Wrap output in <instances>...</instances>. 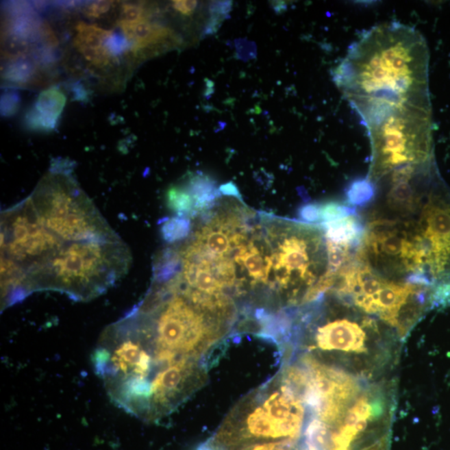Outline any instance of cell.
<instances>
[{
  "label": "cell",
  "mask_w": 450,
  "mask_h": 450,
  "mask_svg": "<svg viewBox=\"0 0 450 450\" xmlns=\"http://www.w3.org/2000/svg\"><path fill=\"white\" fill-rule=\"evenodd\" d=\"M66 103V97L58 88H49L38 95L36 105L26 114L25 122L30 129L50 132L56 128L58 121Z\"/></svg>",
  "instance_id": "10"
},
{
  "label": "cell",
  "mask_w": 450,
  "mask_h": 450,
  "mask_svg": "<svg viewBox=\"0 0 450 450\" xmlns=\"http://www.w3.org/2000/svg\"><path fill=\"white\" fill-rule=\"evenodd\" d=\"M77 36L75 38V47L86 46L92 49L102 47L107 38L113 34L111 30L99 28L97 25H88L86 23H79L77 25Z\"/></svg>",
  "instance_id": "13"
},
{
  "label": "cell",
  "mask_w": 450,
  "mask_h": 450,
  "mask_svg": "<svg viewBox=\"0 0 450 450\" xmlns=\"http://www.w3.org/2000/svg\"><path fill=\"white\" fill-rule=\"evenodd\" d=\"M167 205L177 216L193 218L195 201L188 192L182 186L169 188L166 194Z\"/></svg>",
  "instance_id": "12"
},
{
  "label": "cell",
  "mask_w": 450,
  "mask_h": 450,
  "mask_svg": "<svg viewBox=\"0 0 450 450\" xmlns=\"http://www.w3.org/2000/svg\"><path fill=\"white\" fill-rule=\"evenodd\" d=\"M34 74V68L32 63L26 60H18L9 65L3 76L11 83L25 84L29 82Z\"/></svg>",
  "instance_id": "16"
},
{
  "label": "cell",
  "mask_w": 450,
  "mask_h": 450,
  "mask_svg": "<svg viewBox=\"0 0 450 450\" xmlns=\"http://www.w3.org/2000/svg\"><path fill=\"white\" fill-rule=\"evenodd\" d=\"M367 206L361 260L387 278L450 286V190L436 163L417 173L393 207Z\"/></svg>",
  "instance_id": "1"
},
{
  "label": "cell",
  "mask_w": 450,
  "mask_h": 450,
  "mask_svg": "<svg viewBox=\"0 0 450 450\" xmlns=\"http://www.w3.org/2000/svg\"><path fill=\"white\" fill-rule=\"evenodd\" d=\"M299 217L309 224H318L319 205L318 203H308L300 207Z\"/></svg>",
  "instance_id": "21"
},
{
  "label": "cell",
  "mask_w": 450,
  "mask_h": 450,
  "mask_svg": "<svg viewBox=\"0 0 450 450\" xmlns=\"http://www.w3.org/2000/svg\"><path fill=\"white\" fill-rule=\"evenodd\" d=\"M149 11L145 9L144 5H134V3H125L121 12L123 22H140L148 21Z\"/></svg>",
  "instance_id": "18"
},
{
  "label": "cell",
  "mask_w": 450,
  "mask_h": 450,
  "mask_svg": "<svg viewBox=\"0 0 450 450\" xmlns=\"http://www.w3.org/2000/svg\"><path fill=\"white\" fill-rule=\"evenodd\" d=\"M19 105L18 95L10 92L2 96L1 112L3 116H11L16 112Z\"/></svg>",
  "instance_id": "22"
},
{
  "label": "cell",
  "mask_w": 450,
  "mask_h": 450,
  "mask_svg": "<svg viewBox=\"0 0 450 450\" xmlns=\"http://www.w3.org/2000/svg\"><path fill=\"white\" fill-rule=\"evenodd\" d=\"M232 7V2L230 1L214 2L211 5V18L205 29L206 34H212L217 32L218 26L224 21L225 17L229 16Z\"/></svg>",
  "instance_id": "17"
},
{
  "label": "cell",
  "mask_w": 450,
  "mask_h": 450,
  "mask_svg": "<svg viewBox=\"0 0 450 450\" xmlns=\"http://www.w3.org/2000/svg\"><path fill=\"white\" fill-rule=\"evenodd\" d=\"M345 302L362 313L375 315L405 338L427 311L434 309L436 288L392 279L367 264L352 268Z\"/></svg>",
  "instance_id": "6"
},
{
  "label": "cell",
  "mask_w": 450,
  "mask_h": 450,
  "mask_svg": "<svg viewBox=\"0 0 450 450\" xmlns=\"http://www.w3.org/2000/svg\"><path fill=\"white\" fill-rule=\"evenodd\" d=\"M192 232V221L190 218L174 217L165 219L161 227V234L168 244L179 243L190 236Z\"/></svg>",
  "instance_id": "14"
},
{
  "label": "cell",
  "mask_w": 450,
  "mask_h": 450,
  "mask_svg": "<svg viewBox=\"0 0 450 450\" xmlns=\"http://www.w3.org/2000/svg\"><path fill=\"white\" fill-rule=\"evenodd\" d=\"M105 47L109 50L111 55L117 58L118 55L130 49V44L125 38L113 34L105 40Z\"/></svg>",
  "instance_id": "20"
},
{
  "label": "cell",
  "mask_w": 450,
  "mask_h": 450,
  "mask_svg": "<svg viewBox=\"0 0 450 450\" xmlns=\"http://www.w3.org/2000/svg\"><path fill=\"white\" fill-rule=\"evenodd\" d=\"M219 191H221L222 195L226 196V197L242 199V195L240 191H238L236 184L232 182L223 184V186L219 187Z\"/></svg>",
  "instance_id": "26"
},
{
  "label": "cell",
  "mask_w": 450,
  "mask_h": 450,
  "mask_svg": "<svg viewBox=\"0 0 450 450\" xmlns=\"http://www.w3.org/2000/svg\"><path fill=\"white\" fill-rule=\"evenodd\" d=\"M375 193V186L367 179L358 180L349 188L347 202L351 206H366L374 199Z\"/></svg>",
  "instance_id": "15"
},
{
  "label": "cell",
  "mask_w": 450,
  "mask_h": 450,
  "mask_svg": "<svg viewBox=\"0 0 450 450\" xmlns=\"http://www.w3.org/2000/svg\"><path fill=\"white\" fill-rule=\"evenodd\" d=\"M38 36L49 48H55L59 45L57 36L47 23H42L38 28Z\"/></svg>",
  "instance_id": "24"
},
{
  "label": "cell",
  "mask_w": 450,
  "mask_h": 450,
  "mask_svg": "<svg viewBox=\"0 0 450 450\" xmlns=\"http://www.w3.org/2000/svg\"><path fill=\"white\" fill-rule=\"evenodd\" d=\"M132 264L121 238L71 242L26 274V295L60 292L78 301L99 297L118 282Z\"/></svg>",
  "instance_id": "3"
},
{
  "label": "cell",
  "mask_w": 450,
  "mask_h": 450,
  "mask_svg": "<svg viewBox=\"0 0 450 450\" xmlns=\"http://www.w3.org/2000/svg\"><path fill=\"white\" fill-rule=\"evenodd\" d=\"M305 405L279 375L242 399L212 441L225 450L264 442L299 440Z\"/></svg>",
  "instance_id": "4"
},
{
  "label": "cell",
  "mask_w": 450,
  "mask_h": 450,
  "mask_svg": "<svg viewBox=\"0 0 450 450\" xmlns=\"http://www.w3.org/2000/svg\"><path fill=\"white\" fill-rule=\"evenodd\" d=\"M172 5L174 9L183 15L190 16L191 14L195 13L196 8L198 6L197 1H173Z\"/></svg>",
  "instance_id": "25"
},
{
  "label": "cell",
  "mask_w": 450,
  "mask_h": 450,
  "mask_svg": "<svg viewBox=\"0 0 450 450\" xmlns=\"http://www.w3.org/2000/svg\"><path fill=\"white\" fill-rule=\"evenodd\" d=\"M365 126L372 151L366 179L373 184L399 169L434 161L432 110L406 108Z\"/></svg>",
  "instance_id": "5"
},
{
  "label": "cell",
  "mask_w": 450,
  "mask_h": 450,
  "mask_svg": "<svg viewBox=\"0 0 450 450\" xmlns=\"http://www.w3.org/2000/svg\"><path fill=\"white\" fill-rule=\"evenodd\" d=\"M197 450H225L215 445L212 440L206 442V443L200 445Z\"/></svg>",
  "instance_id": "27"
},
{
  "label": "cell",
  "mask_w": 450,
  "mask_h": 450,
  "mask_svg": "<svg viewBox=\"0 0 450 450\" xmlns=\"http://www.w3.org/2000/svg\"><path fill=\"white\" fill-rule=\"evenodd\" d=\"M429 60L421 33L400 23H386L350 46L334 82L364 123L390 110L432 109Z\"/></svg>",
  "instance_id": "2"
},
{
  "label": "cell",
  "mask_w": 450,
  "mask_h": 450,
  "mask_svg": "<svg viewBox=\"0 0 450 450\" xmlns=\"http://www.w3.org/2000/svg\"><path fill=\"white\" fill-rule=\"evenodd\" d=\"M183 187L194 199L195 217L210 210L222 197L216 182L205 175H192Z\"/></svg>",
  "instance_id": "11"
},
{
  "label": "cell",
  "mask_w": 450,
  "mask_h": 450,
  "mask_svg": "<svg viewBox=\"0 0 450 450\" xmlns=\"http://www.w3.org/2000/svg\"><path fill=\"white\" fill-rule=\"evenodd\" d=\"M110 1H98L90 3L84 9V14L88 18H99L102 14L109 12L112 6Z\"/></svg>",
  "instance_id": "23"
},
{
  "label": "cell",
  "mask_w": 450,
  "mask_h": 450,
  "mask_svg": "<svg viewBox=\"0 0 450 450\" xmlns=\"http://www.w3.org/2000/svg\"><path fill=\"white\" fill-rule=\"evenodd\" d=\"M299 362L310 373V384L303 403L314 417L326 424L340 422L346 409L361 390L359 379L340 368L329 366L310 353Z\"/></svg>",
  "instance_id": "9"
},
{
  "label": "cell",
  "mask_w": 450,
  "mask_h": 450,
  "mask_svg": "<svg viewBox=\"0 0 450 450\" xmlns=\"http://www.w3.org/2000/svg\"><path fill=\"white\" fill-rule=\"evenodd\" d=\"M65 242L41 224L29 198L5 211L1 221V257L27 272L46 262Z\"/></svg>",
  "instance_id": "8"
},
{
  "label": "cell",
  "mask_w": 450,
  "mask_h": 450,
  "mask_svg": "<svg viewBox=\"0 0 450 450\" xmlns=\"http://www.w3.org/2000/svg\"><path fill=\"white\" fill-rule=\"evenodd\" d=\"M38 221L65 243L118 238L71 174L52 169L29 197Z\"/></svg>",
  "instance_id": "7"
},
{
  "label": "cell",
  "mask_w": 450,
  "mask_h": 450,
  "mask_svg": "<svg viewBox=\"0 0 450 450\" xmlns=\"http://www.w3.org/2000/svg\"><path fill=\"white\" fill-rule=\"evenodd\" d=\"M297 443L296 440H288L275 442H264L253 444L240 450H292Z\"/></svg>",
  "instance_id": "19"
}]
</instances>
